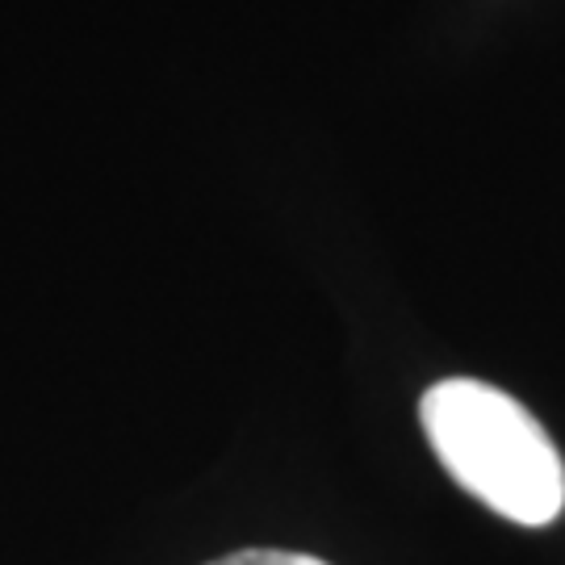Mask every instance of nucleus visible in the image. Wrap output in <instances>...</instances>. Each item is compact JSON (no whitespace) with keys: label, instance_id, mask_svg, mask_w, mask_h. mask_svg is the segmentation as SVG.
<instances>
[{"label":"nucleus","instance_id":"nucleus-1","mask_svg":"<svg viewBox=\"0 0 565 565\" xmlns=\"http://www.w3.org/2000/svg\"><path fill=\"white\" fill-rule=\"evenodd\" d=\"M419 419L448 473L490 511L524 527H545L562 515V452L511 394L473 377H448L424 394Z\"/></svg>","mask_w":565,"mask_h":565},{"label":"nucleus","instance_id":"nucleus-2","mask_svg":"<svg viewBox=\"0 0 565 565\" xmlns=\"http://www.w3.org/2000/svg\"><path fill=\"white\" fill-rule=\"evenodd\" d=\"M210 565H327L310 553H277V548H247V553H231L223 562Z\"/></svg>","mask_w":565,"mask_h":565}]
</instances>
